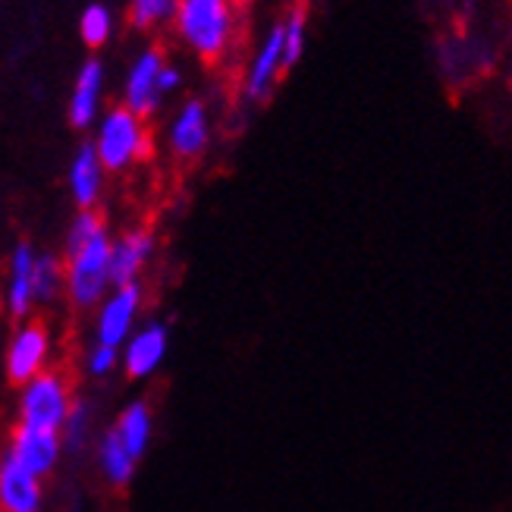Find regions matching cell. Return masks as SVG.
<instances>
[{"instance_id":"6da1fadb","label":"cell","mask_w":512,"mask_h":512,"mask_svg":"<svg viewBox=\"0 0 512 512\" xmlns=\"http://www.w3.org/2000/svg\"><path fill=\"white\" fill-rule=\"evenodd\" d=\"M110 252H114V239L107 236V227L101 214L95 211H79L66 233V296H70L79 308H92L104 302L110 280Z\"/></svg>"},{"instance_id":"7a4b0ae2","label":"cell","mask_w":512,"mask_h":512,"mask_svg":"<svg viewBox=\"0 0 512 512\" xmlns=\"http://www.w3.org/2000/svg\"><path fill=\"white\" fill-rule=\"evenodd\" d=\"M173 29L198 60L214 63L233 41V0H176Z\"/></svg>"},{"instance_id":"3957f363","label":"cell","mask_w":512,"mask_h":512,"mask_svg":"<svg viewBox=\"0 0 512 512\" xmlns=\"http://www.w3.org/2000/svg\"><path fill=\"white\" fill-rule=\"evenodd\" d=\"M95 151L104 164V170L120 173L129 170L136 161H142L151 151V136L145 117L132 114L126 104H117L101 114V120L95 123Z\"/></svg>"},{"instance_id":"277c9868","label":"cell","mask_w":512,"mask_h":512,"mask_svg":"<svg viewBox=\"0 0 512 512\" xmlns=\"http://www.w3.org/2000/svg\"><path fill=\"white\" fill-rule=\"evenodd\" d=\"M73 403L76 399L70 393V384L63 381V374L44 371L19 390V425L63 431L66 418L73 412Z\"/></svg>"},{"instance_id":"5b68a950","label":"cell","mask_w":512,"mask_h":512,"mask_svg":"<svg viewBox=\"0 0 512 512\" xmlns=\"http://www.w3.org/2000/svg\"><path fill=\"white\" fill-rule=\"evenodd\" d=\"M48 355H51V333L41 321H22L7 343L4 368L13 384H29L32 377L48 371Z\"/></svg>"},{"instance_id":"8992f818","label":"cell","mask_w":512,"mask_h":512,"mask_svg":"<svg viewBox=\"0 0 512 512\" xmlns=\"http://www.w3.org/2000/svg\"><path fill=\"white\" fill-rule=\"evenodd\" d=\"M167 66V57L161 48H145L136 60H132L126 85H123V104L139 117H151L161 107V73Z\"/></svg>"},{"instance_id":"52a82bcc","label":"cell","mask_w":512,"mask_h":512,"mask_svg":"<svg viewBox=\"0 0 512 512\" xmlns=\"http://www.w3.org/2000/svg\"><path fill=\"white\" fill-rule=\"evenodd\" d=\"M60 453H63L60 431H44V428H29V425H16L10 447H7V456L38 478L54 472Z\"/></svg>"},{"instance_id":"ba28073f","label":"cell","mask_w":512,"mask_h":512,"mask_svg":"<svg viewBox=\"0 0 512 512\" xmlns=\"http://www.w3.org/2000/svg\"><path fill=\"white\" fill-rule=\"evenodd\" d=\"M139 305H142L139 283L114 286V293H110L98 308V324H95L98 343L120 349V343L129 340V330H132V321H136V315H139Z\"/></svg>"},{"instance_id":"9c48e42d","label":"cell","mask_w":512,"mask_h":512,"mask_svg":"<svg viewBox=\"0 0 512 512\" xmlns=\"http://www.w3.org/2000/svg\"><path fill=\"white\" fill-rule=\"evenodd\" d=\"M101 95H104V63L98 57L85 60L73 79L70 104H66V117L73 129H92L101 117Z\"/></svg>"},{"instance_id":"30bf717a","label":"cell","mask_w":512,"mask_h":512,"mask_svg":"<svg viewBox=\"0 0 512 512\" xmlns=\"http://www.w3.org/2000/svg\"><path fill=\"white\" fill-rule=\"evenodd\" d=\"M208 136H211L208 107H205V101L189 98L180 110H176V117L170 120V129H167L170 151L176 154V158L192 161L208 148Z\"/></svg>"},{"instance_id":"8fae6325","label":"cell","mask_w":512,"mask_h":512,"mask_svg":"<svg viewBox=\"0 0 512 512\" xmlns=\"http://www.w3.org/2000/svg\"><path fill=\"white\" fill-rule=\"evenodd\" d=\"M35 258L38 252L29 246V242H19L10 255L7 264V289H4V305L13 318L26 321V315H32L35 302Z\"/></svg>"},{"instance_id":"7c38bea8","label":"cell","mask_w":512,"mask_h":512,"mask_svg":"<svg viewBox=\"0 0 512 512\" xmlns=\"http://www.w3.org/2000/svg\"><path fill=\"white\" fill-rule=\"evenodd\" d=\"M283 54H286V38H283V22H277V26L267 32V38L261 41L258 54L252 57L249 76H246L249 101H264L271 95V88L280 79V73H286Z\"/></svg>"},{"instance_id":"4fadbf2b","label":"cell","mask_w":512,"mask_h":512,"mask_svg":"<svg viewBox=\"0 0 512 512\" xmlns=\"http://www.w3.org/2000/svg\"><path fill=\"white\" fill-rule=\"evenodd\" d=\"M104 164L98 158L95 145H79V151L73 154L70 170H66V183H70V195L79 211H95L101 189H104Z\"/></svg>"},{"instance_id":"5bb4252c","label":"cell","mask_w":512,"mask_h":512,"mask_svg":"<svg viewBox=\"0 0 512 512\" xmlns=\"http://www.w3.org/2000/svg\"><path fill=\"white\" fill-rule=\"evenodd\" d=\"M0 512H41V478L10 456L0 459Z\"/></svg>"},{"instance_id":"9a60e30c","label":"cell","mask_w":512,"mask_h":512,"mask_svg":"<svg viewBox=\"0 0 512 512\" xmlns=\"http://www.w3.org/2000/svg\"><path fill=\"white\" fill-rule=\"evenodd\" d=\"M151 252H154L151 230H129L120 239H114V252H110V280H114V286L136 283Z\"/></svg>"},{"instance_id":"2e32d148","label":"cell","mask_w":512,"mask_h":512,"mask_svg":"<svg viewBox=\"0 0 512 512\" xmlns=\"http://www.w3.org/2000/svg\"><path fill=\"white\" fill-rule=\"evenodd\" d=\"M167 327L164 324H145L139 333H132L126 340V352H123V365L129 377H148L154 368L164 362L167 355Z\"/></svg>"},{"instance_id":"e0dca14e","label":"cell","mask_w":512,"mask_h":512,"mask_svg":"<svg viewBox=\"0 0 512 512\" xmlns=\"http://www.w3.org/2000/svg\"><path fill=\"white\" fill-rule=\"evenodd\" d=\"M136 462H139V459L126 450V443L120 440V434H117L114 428H110V431L104 434V440H101V447H98V465H101L104 478H107L110 484L123 487V484H129L132 472H136Z\"/></svg>"},{"instance_id":"ac0fdd59","label":"cell","mask_w":512,"mask_h":512,"mask_svg":"<svg viewBox=\"0 0 512 512\" xmlns=\"http://www.w3.org/2000/svg\"><path fill=\"white\" fill-rule=\"evenodd\" d=\"M114 431L126 443V450L136 459H142V453L148 450V440H151V409H148V403H142V399L129 403L123 409V415L117 418Z\"/></svg>"},{"instance_id":"d6986e66","label":"cell","mask_w":512,"mask_h":512,"mask_svg":"<svg viewBox=\"0 0 512 512\" xmlns=\"http://www.w3.org/2000/svg\"><path fill=\"white\" fill-rule=\"evenodd\" d=\"M114 35V13L104 4H88L82 13H79V38L85 48L92 51H101L104 44Z\"/></svg>"},{"instance_id":"ffe728a7","label":"cell","mask_w":512,"mask_h":512,"mask_svg":"<svg viewBox=\"0 0 512 512\" xmlns=\"http://www.w3.org/2000/svg\"><path fill=\"white\" fill-rule=\"evenodd\" d=\"M66 289V264L57 255H38L35 258V302L48 305Z\"/></svg>"},{"instance_id":"44dd1931","label":"cell","mask_w":512,"mask_h":512,"mask_svg":"<svg viewBox=\"0 0 512 512\" xmlns=\"http://www.w3.org/2000/svg\"><path fill=\"white\" fill-rule=\"evenodd\" d=\"M283 38H286L283 63H286V73H289L299 63V57L305 51V41H308V10H305V4H296L293 10L286 13V19H283Z\"/></svg>"},{"instance_id":"7402d4cb","label":"cell","mask_w":512,"mask_h":512,"mask_svg":"<svg viewBox=\"0 0 512 512\" xmlns=\"http://www.w3.org/2000/svg\"><path fill=\"white\" fill-rule=\"evenodd\" d=\"M176 0H129V22L136 29H154L173 19Z\"/></svg>"},{"instance_id":"603a6c76","label":"cell","mask_w":512,"mask_h":512,"mask_svg":"<svg viewBox=\"0 0 512 512\" xmlns=\"http://www.w3.org/2000/svg\"><path fill=\"white\" fill-rule=\"evenodd\" d=\"M88 406L82 403V399H76L73 403V412H70V418H66V425H63V431H60V437H63V447H70V450H79L82 443H85V437H88Z\"/></svg>"},{"instance_id":"cb8c5ba5","label":"cell","mask_w":512,"mask_h":512,"mask_svg":"<svg viewBox=\"0 0 512 512\" xmlns=\"http://www.w3.org/2000/svg\"><path fill=\"white\" fill-rule=\"evenodd\" d=\"M117 359H120V352H117V346H107V343H95V349L88 352V371L92 374H110L114 371V365H117Z\"/></svg>"},{"instance_id":"d4e9b609","label":"cell","mask_w":512,"mask_h":512,"mask_svg":"<svg viewBox=\"0 0 512 512\" xmlns=\"http://www.w3.org/2000/svg\"><path fill=\"white\" fill-rule=\"evenodd\" d=\"M180 82H183L180 70H176L173 63H167V66H164V73H161V92H164V98H167L170 92H176V88H180Z\"/></svg>"}]
</instances>
